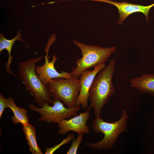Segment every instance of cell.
Returning a JSON list of instances; mask_svg holds the SVG:
<instances>
[{
    "mask_svg": "<svg viewBox=\"0 0 154 154\" xmlns=\"http://www.w3.org/2000/svg\"><path fill=\"white\" fill-rule=\"evenodd\" d=\"M23 129L26 139L29 147V151L32 154H42L41 149L38 147L37 141L35 127L29 123L23 126Z\"/></svg>",
    "mask_w": 154,
    "mask_h": 154,
    "instance_id": "obj_14",
    "label": "cell"
},
{
    "mask_svg": "<svg viewBox=\"0 0 154 154\" xmlns=\"http://www.w3.org/2000/svg\"><path fill=\"white\" fill-rule=\"evenodd\" d=\"M106 66L105 63L101 64L94 68L93 70L88 69L82 74L79 79L80 92L75 106H80L84 109H87L89 106V90L93 82L98 73Z\"/></svg>",
    "mask_w": 154,
    "mask_h": 154,
    "instance_id": "obj_8",
    "label": "cell"
},
{
    "mask_svg": "<svg viewBox=\"0 0 154 154\" xmlns=\"http://www.w3.org/2000/svg\"><path fill=\"white\" fill-rule=\"evenodd\" d=\"M83 134L78 135L76 138L72 140V145L67 152V154H76L80 144L83 137Z\"/></svg>",
    "mask_w": 154,
    "mask_h": 154,
    "instance_id": "obj_16",
    "label": "cell"
},
{
    "mask_svg": "<svg viewBox=\"0 0 154 154\" xmlns=\"http://www.w3.org/2000/svg\"><path fill=\"white\" fill-rule=\"evenodd\" d=\"M103 2L112 4L117 8L119 15L117 22V24L119 25L122 24L124 21L129 15L137 12H140L144 14L148 21L149 11L154 6V3L147 6H143L126 2H115L112 0H105Z\"/></svg>",
    "mask_w": 154,
    "mask_h": 154,
    "instance_id": "obj_10",
    "label": "cell"
},
{
    "mask_svg": "<svg viewBox=\"0 0 154 154\" xmlns=\"http://www.w3.org/2000/svg\"><path fill=\"white\" fill-rule=\"evenodd\" d=\"M46 86L53 100L62 101L68 108L75 106L80 90L79 79L72 76L68 78H55Z\"/></svg>",
    "mask_w": 154,
    "mask_h": 154,
    "instance_id": "obj_5",
    "label": "cell"
},
{
    "mask_svg": "<svg viewBox=\"0 0 154 154\" xmlns=\"http://www.w3.org/2000/svg\"><path fill=\"white\" fill-rule=\"evenodd\" d=\"M6 100L8 108H9L13 113V116L11 117L13 123L15 125L20 123L23 126L29 123L28 110L17 106L11 97L6 98Z\"/></svg>",
    "mask_w": 154,
    "mask_h": 154,
    "instance_id": "obj_13",
    "label": "cell"
},
{
    "mask_svg": "<svg viewBox=\"0 0 154 154\" xmlns=\"http://www.w3.org/2000/svg\"><path fill=\"white\" fill-rule=\"evenodd\" d=\"M42 59L40 56L18 63V73L21 80L40 107L45 104L50 105L52 101L47 87L40 80L35 71L36 64Z\"/></svg>",
    "mask_w": 154,
    "mask_h": 154,
    "instance_id": "obj_2",
    "label": "cell"
},
{
    "mask_svg": "<svg viewBox=\"0 0 154 154\" xmlns=\"http://www.w3.org/2000/svg\"><path fill=\"white\" fill-rule=\"evenodd\" d=\"M50 46L47 45L45 51L46 53L44 58L45 62L42 66H36L35 70L38 77L42 82L45 86L51 80L56 78H68L71 75L70 73L62 70L60 73L55 69L54 64L58 60L56 56L54 55L51 61H49L48 58L49 49Z\"/></svg>",
    "mask_w": 154,
    "mask_h": 154,
    "instance_id": "obj_9",
    "label": "cell"
},
{
    "mask_svg": "<svg viewBox=\"0 0 154 154\" xmlns=\"http://www.w3.org/2000/svg\"><path fill=\"white\" fill-rule=\"evenodd\" d=\"M130 86L141 93L154 96V74L145 73L130 79Z\"/></svg>",
    "mask_w": 154,
    "mask_h": 154,
    "instance_id": "obj_11",
    "label": "cell"
},
{
    "mask_svg": "<svg viewBox=\"0 0 154 154\" xmlns=\"http://www.w3.org/2000/svg\"><path fill=\"white\" fill-rule=\"evenodd\" d=\"M52 106L45 104L37 108L31 103L29 104V109L37 112L41 116L40 121H44L58 124L62 120L68 119L78 115L81 106H76L72 108L65 107L61 101L53 100Z\"/></svg>",
    "mask_w": 154,
    "mask_h": 154,
    "instance_id": "obj_6",
    "label": "cell"
},
{
    "mask_svg": "<svg viewBox=\"0 0 154 154\" xmlns=\"http://www.w3.org/2000/svg\"><path fill=\"white\" fill-rule=\"evenodd\" d=\"M72 42L80 49L82 54V57L76 61V66L70 72L71 76L78 79L86 70L105 63L116 49V46L104 48L88 45L76 39L73 40Z\"/></svg>",
    "mask_w": 154,
    "mask_h": 154,
    "instance_id": "obj_4",
    "label": "cell"
},
{
    "mask_svg": "<svg viewBox=\"0 0 154 154\" xmlns=\"http://www.w3.org/2000/svg\"><path fill=\"white\" fill-rule=\"evenodd\" d=\"M90 117L89 110L67 119L62 120L57 124L58 133L64 135L69 131H73L78 135L90 134L89 128L87 125Z\"/></svg>",
    "mask_w": 154,
    "mask_h": 154,
    "instance_id": "obj_7",
    "label": "cell"
},
{
    "mask_svg": "<svg viewBox=\"0 0 154 154\" xmlns=\"http://www.w3.org/2000/svg\"><path fill=\"white\" fill-rule=\"evenodd\" d=\"M20 32L21 30L19 29L15 37L11 40H8L6 38L3 34L0 33V53H1L3 50L5 49L7 50L9 54L8 60L6 62L5 65L6 70L8 73L16 77V76L11 71L10 68L13 61V57L11 55V52L13 44H15L16 40L21 41L25 43L24 41L21 38V35Z\"/></svg>",
    "mask_w": 154,
    "mask_h": 154,
    "instance_id": "obj_12",
    "label": "cell"
},
{
    "mask_svg": "<svg viewBox=\"0 0 154 154\" xmlns=\"http://www.w3.org/2000/svg\"><path fill=\"white\" fill-rule=\"evenodd\" d=\"M90 0L94 1H100L101 2H103L105 0Z\"/></svg>",
    "mask_w": 154,
    "mask_h": 154,
    "instance_id": "obj_18",
    "label": "cell"
},
{
    "mask_svg": "<svg viewBox=\"0 0 154 154\" xmlns=\"http://www.w3.org/2000/svg\"><path fill=\"white\" fill-rule=\"evenodd\" d=\"M115 63L114 59H111L96 76L90 88L91 103L87 110L93 108L96 117H101L102 110L115 92L112 77L116 69Z\"/></svg>",
    "mask_w": 154,
    "mask_h": 154,
    "instance_id": "obj_1",
    "label": "cell"
},
{
    "mask_svg": "<svg viewBox=\"0 0 154 154\" xmlns=\"http://www.w3.org/2000/svg\"><path fill=\"white\" fill-rule=\"evenodd\" d=\"M6 99L3 96L1 93L0 94V118L2 115L4 110L8 108Z\"/></svg>",
    "mask_w": 154,
    "mask_h": 154,
    "instance_id": "obj_17",
    "label": "cell"
},
{
    "mask_svg": "<svg viewBox=\"0 0 154 154\" xmlns=\"http://www.w3.org/2000/svg\"><path fill=\"white\" fill-rule=\"evenodd\" d=\"M75 138V135L73 133L68 135L59 144L51 147H46L45 154H52L55 151L64 144L69 143L71 140Z\"/></svg>",
    "mask_w": 154,
    "mask_h": 154,
    "instance_id": "obj_15",
    "label": "cell"
},
{
    "mask_svg": "<svg viewBox=\"0 0 154 154\" xmlns=\"http://www.w3.org/2000/svg\"><path fill=\"white\" fill-rule=\"evenodd\" d=\"M128 118V115L124 109L122 110L121 117L117 121L108 122L101 117H96L92 122V128L94 132L103 134L104 137L100 141L87 143L85 145L93 149L110 150L114 145L119 134L127 130Z\"/></svg>",
    "mask_w": 154,
    "mask_h": 154,
    "instance_id": "obj_3",
    "label": "cell"
}]
</instances>
